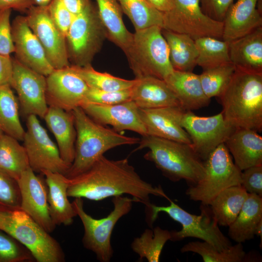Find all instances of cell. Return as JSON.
Instances as JSON below:
<instances>
[{
    "mask_svg": "<svg viewBox=\"0 0 262 262\" xmlns=\"http://www.w3.org/2000/svg\"><path fill=\"white\" fill-rule=\"evenodd\" d=\"M76 139L73 163L65 176H76L87 170L109 149L125 145L138 144L140 139L121 134L94 121L82 108L73 110Z\"/></svg>",
    "mask_w": 262,
    "mask_h": 262,
    "instance_id": "3957f363",
    "label": "cell"
},
{
    "mask_svg": "<svg viewBox=\"0 0 262 262\" xmlns=\"http://www.w3.org/2000/svg\"><path fill=\"white\" fill-rule=\"evenodd\" d=\"M13 74V59L10 56L0 54V87L10 86Z\"/></svg>",
    "mask_w": 262,
    "mask_h": 262,
    "instance_id": "7dc6e473",
    "label": "cell"
},
{
    "mask_svg": "<svg viewBox=\"0 0 262 262\" xmlns=\"http://www.w3.org/2000/svg\"><path fill=\"white\" fill-rule=\"evenodd\" d=\"M112 202L113 211L101 219L94 218L85 212L82 198H75L72 202L84 228L83 245L94 252L101 262L111 260L114 253L111 242L114 228L118 221L131 211L133 202L137 201L132 197L118 196L113 197Z\"/></svg>",
    "mask_w": 262,
    "mask_h": 262,
    "instance_id": "ba28073f",
    "label": "cell"
},
{
    "mask_svg": "<svg viewBox=\"0 0 262 262\" xmlns=\"http://www.w3.org/2000/svg\"><path fill=\"white\" fill-rule=\"evenodd\" d=\"M33 5L38 6H47L51 0H33Z\"/></svg>",
    "mask_w": 262,
    "mask_h": 262,
    "instance_id": "f5cc1de1",
    "label": "cell"
},
{
    "mask_svg": "<svg viewBox=\"0 0 262 262\" xmlns=\"http://www.w3.org/2000/svg\"><path fill=\"white\" fill-rule=\"evenodd\" d=\"M234 0H200L203 12L211 18L223 22L226 12Z\"/></svg>",
    "mask_w": 262,
    "mask_h": 262,
    "instance_id": "bcb514c9",
    "label": "cell"
},
{
    "mask_svg": "<svg viewBox=\"0 0 262 262\" xmlns=\"http://www.w3.org/2000/svg\"><path fill=\"white\" fill-rule=\"evenodd\" d=\"M3 133V131L0 129V138Z\"/></svg>",
    "mask_w": 262,
    "mask_h": 262,
    "instance_id": "db71d44e",
    "label": "cell"
},
{
    "mask_svg": "<svg viewBox=\"0 0 262 262\" xmlns=\"http://www.w3.org/2000/svg\"><path fill=\"white\" fill-rule=\"evenodd\" d=\"M147 135L191 145L190 137L181 126L185 112L180 106L155 109L139 108Z\"/></svg>",
    "mask_w": 262,
    "mask_h": 262,
    "instance_id": "ffe728a7",
    "label": "cell"
},
{
    "mask_svg": "<svg viewBox=\"0 0 262 262\" xmlns=\"http://www.w3.org/2000/svg\"><path fill=\"white\" fill-rule=\"evenodd\" d=\"M0 229L24 246L37 262H62L59 243L21 209L0 210Z\"/></svg>",
    "mask_w": 262,
    "mask_h": 262,
    "instance_id": "52a82bcc",
    "label": "cell"
},
{
    "mask_svg": "<svg viewBox=\"0 0 262 262\" xmlns=\"http://www.w3.org/2000/svg\"><path fill=\"white\" fill-rule=\"evenodd\" d=\"M10 86L17 94L22 114L27 117L34 115L43 119L49 107L46 99V77L14 59Z\"/></svg>",
    "mask_w": 262,
    "mask_h": 262,
    "instance_id": "5bb4252c",
    "label": "cell"
},
{
    "mask_svg": "<svg viewBox=\"0 0 262 262\" xmlns=\"http://www.w3.org/2000/svg\"><path fill=\"white\" fill-rule=\"evenodd\" d=\"M122 12L128 16L135 31L158 26L163 28V13L147 0H118Z\"/></svg>",
    "mask_w": 262,
    "mask_h": 262,
    "instance_id": "e575fe53",
    "label": "cell"
},
{
    "mask_svg": "<svg viewBox=\"0 0 262 262\" xmlns=\"http://www.w3.org/2000/svg\"><path fill=\"white\" fill-rule=\"evenodd\" d=\"M205 173L196 185L189 187L186 194L191 200L209 205L221 192L241 185V172L233 162L225 143L217 146L204 161Z\"/></svg>",
    "mask_w": 262,
    "mask_h": 262,
    "instance_id": "30bf717a",
    "label": "cell"
},
{
    "mask_svg": "<svg viewBox=\"0 0 262 262\" xmlns=\"http://www.w3.org/2000/svg\"><path fill=\"white\" fill-rule=\"evenodd\" d=\"M162 29L155 26L132 33L124 52L135 78L151 76L164 80L174 71Z\"/></svg>",
    "mask_w": 262,
    "mask_h": 262,
    "instance_id": "5b68a950",
    "label": "cell"
},
{
    "mask_svg": "<svg viewBox=\"0 0 262 262\" xmlns=\"http://www.w3.org/2000/svg\"><path fill=\"white\" fill-rule=\"evenodd\" d=\"M81 107L94 121L111 125L116 131L129 130L142 136L147 134L139 107L132 100L113 105L85 103Z\"/></svg>",
    "mask_w": 262,
    "mask_h": 262,
    "instance_id": "d6986e66",
    "label": "cell"
},
{
    "mask_svg": "<svg viewBox=\"0 0 262 262\" xmlns=\"http://www.w3.org/2000/svg\"><path fill=\"white\" fill-rule=\"evenodd\" d=\"M258 0H237L226 12L223 21L222 39L230 42L262 26V17L257 8Z\"/></svg>",
    "mask_w": 262,
    "mask_h": 262,
    "instance_id": "44dd1931",
    "label": "cell"
},
{
    "mask_svg": "<svg viewBox=\"0 0 262 262\" xmlns=\"http://www.w3.org/2000/svg\"><path fill=\"white\" fill-rule=\"evenodd\" d=\"M67 182L68 197L99 201L128 194L145 204L147 210L151 204L150 195L170 199L161 186L143 180L128 159L112 160L102 155L86 171L67 178Z\"/></svg>",
    "mask_w": 262,
    "mask_h": 262,
    "instance_id": "6da1fadb",
    "label": "cell"
},
{
    "mask_svg": "<svg viewBox=\"0 0 262 262\" xmlns=\"http://www.w3.org/2000/svg\"><path fill=\"white\" fill-rule=\"evenodd\" d=\"M19 105L12 87H0V129L6 134L23 141L25 131L19 118Z\"/></svg>",
    "mask_w": 262,
    "mask_h": 262,
    "instance_id": "d6a6232c",
    "label": "cell"
},
{
    "mask_svg": "<svg viewBox=\"0 0 262 262\" xmlns=\"http://www.w3.org/2000/svg\"><path fill=\"white\" fill-rule=\"evenodd\" d=\"M46 81L49 106L71 112L84 103L89 87L70 65L54 69L46 76Z\"/></svg>",
    "mask_w": 262,
    "mask_h": 262,
    "instance_id": "2e32d148",
    "label": "cell"
},
{
    "mask_svg": "<svg viewBox=\"0 0 262 262\" xmlns=\"http://www.w3.org/2000/svg\"><path fill=\"white\" fill-rule=\"evenodd\" d=\"M33 5V0H0V10L9 9L27 11Z\"/></svg>",
    "mask_w": 262,
    "mask_h": 262,
    "instance_id": "c3c4849f",
    "label": "cell"
},
{
    "mask_svg": "<svg viewBox=\"0 0 262 262\" xmlns=\"http://www.w3.org/2000/svg\"><path fill=\"white\" fill-rule=\"evenodd\" d=\"M224 118L235 128L262 131V74L236 69L218 97Z\"/></svg>",
    "mask_w": 262,
    "mask_h": 262,
    "instance_id": "7a4b0ae2",
    "label": "cell"
},
{
    "mask_svg": "<svg viewBox=\"0 0 262 262\" xmlns=\"http://www.w3.org/2000/svg\"><path fill=\"white\" fill-rule=\"evenodd\" d=\"M170 238V231L157 226L153 230L146 229L140 237L134 238L131 247L139 256V260L145 258L148 262H159L163 247Z\"/></svg>",
    "mask_w": 262,
    "mask_h": 262,
    "instance_id": "d590c367",
    "label": "cell"
},
{
    "mask_svg": "<svg viewBox=\"0 0 262 262\" xmlns=\"http://www.w3.org/2000/svg\"><path fill=\"white\" fill-rule=\"evenodd\" d=\"M223 22L206 15L200 0H174L173 7L163 14V29L183 33L194 40L203 37L222 38Z\"/></svg>",
    "mask_w": 262,
    "mask_h": 262,
    "instance_id": "8fae6325",
    "label": "cell"
},
{
    "mask_svg": "<svg viewBox=\"0 0 262 262\" xmlns=\"http://www.w3.org/2000/svg\"><path fill=\"white\" fill-rule=\"evenodd\" d=\"M181 126L189 134L192 148L203 161L217 146L225 143L236 129L227 122L222 112L211 116H199L185 111Z\"/></svg>",
    "mask_w": 262,
    "mask_h": 262,
    "instance_id": "4fadbf2b",
    "label": "cell"
},
{
    "mask_svg": "<svg viewBox=\"0 0 262 262\" xmlns=\"http://www.w3.org/2000/svg\"><path fill=\"white\" fill-rule=\"evenodd\" d=\"M167 206L153 204L147 211V222L152 226L158 214L164 212L181 225L180 230H171L170 241H180L188 237L196 238L206 242L219 250L229 248L232 244L224 235L212 213L209 205L201 204L200 214L190 213L171 199Z\"/></svg>",
    "mask_w": 262,
    "mask_h": 262,
    "instance_id": "8992f818",
    "label": "cell"
},
{
    "mask_svg": "<svg viewBox=\"0 0 262 262\" xmlns=\"http://www.w3.org/2000/svg\"><path fill=\"white\" fill-rule=\"evenodd\" d=\"M131 88L107 91L89 87L83 104L113 105L131 100Z\"/></svg>",
    "mask_w": 262,
    "mask_h": 262,
    "instance_id": "b9f144b4",
    "label": "cell"
},
{
    "mask_svg": "<svg viewBox=\"0 0 262 262\" xmlns=\"http://www.w3.org/2000/svg\"><path fill=\"white\" fill-rule=\"evenodd\" d=\"M20 206L17 181L0 169V209H19Z\"/></svg>",
    "mask_w": 262,
    "mask_h": 262,
    "instance_id": "60d3db41",
    "label": "cell"
},
{
    "mask_svg": "<svg viewBox=\"0 0 262 262\" xmlns=\"http://www.w3.org/2000/svg\"><path fill=\"white\" fill-rule=\"evenodd\" d=\"M255 235L261 238V246L262 244V220H261L256 227Z\"/></svg>",
    "mask_w": 262,
    "mask_h": 262,
    "instance_id": "816d5d0a",
    "label": "cell"
},
{
    "mask_svg": "<svg viewBox=\"0 0 262 262\" xmlns=\"http://www.w3.org/2000/svg\"><path fill=\"white\" fill-rule=\"evenodd\" d=\"M31 252L12 236L0 229V262H31Z\"/></svg>",
    "mask_w": 262,
    "mask_h": 262,
    "instance_id": "ab89813d",
    "label": "cell"
},
{
    "mask_svg": "<svg viewBox=\"0 0 262 262\" xmlns=\"http://www.w3.org/2000/svg\"><path fill=\"white\" fill-rule=\"evenodd\" d=\"M229 51L236 70L262 74V26L229 42Z\"/></svg>",
    "mask_w": 262,
    "mask_h": 262,
    "instance_id": "7402d4cb",
    "label": "cell"
},
{
    "mask_svg": "<svg viewBox=\"0 0 262 262\" xmlns=\"http://www.w3.org/2000/svg\"><path fill=\"white\" fill-rule=\"evenodd\" d=\"M16 58L45 76L55 69L49 63L39 40L29 26L25 16H16L11 24Z\"/></svg>",
    "mask_w": 262,
    "mask_h": 262,
    "instance_id": "e0dca14e",
    "label": "cell"
},
{
    "mask_svg": "<svg viewBox=\"0 0 262 262\" xmlns=\"http://www.w3.org/2000/svg\"><path fill=\"white\" fill-rule=\"evenodd\" d=\"M11 9L0 10V54L10 56L15 48L10 23Z\"/></svg>",
    "mask_w": 262,
    "mask_h": 262,
    "instance_id": "ee69618b",
    "label": "cell"
},
{
    "mask_svg": "<svg viewBox=\"0 0 262 262\" xmlns=\"http://www.w3.org/2000/svg\"><path fill=\"white\" fill-rule=\"evenodd\" d=\"M225 144L241 171L262 164V137L256 131L236 128Z\"/></svg>",
    "mask_w": 262,
    "mask_h": 262,
    "instance_id": "603a6c76",
    "label": "cell"
},
{
    "mask_svg": "<svg viewBox=\"0 0 262 262\" xmlns=\"http://www.w3.org/2000/svg\"><path fill=\"white\" fill-rule=\"evenodd\" d=\"M135 150L148 148L144 158L171 181L184 180L191 187L204 177V161L191 145L148 135L142 136Z\"/></svg>",
    "mask_w": 262,
    "mask_h": 262,
    "instance_id": "277c9868",
    "label": "cell"
},
{
    "mask_svg": "<svg viewBox=\"0 0 262 262\" xmlns=\"http://www.w3.org/2000/svg\"><path fill=\"white\" fill-rule=\"evenodd\" d=\"M155 9L162 13L169 11L173 7L174 0H147Z\"/></svg>",
    "mask_w": 262,
    "mask_h": 262,
    "instance_id": "f907efd6",
    "label": "cell"
},
{
    "mask_svg": "<svg viewBox=\"0 0 262 262\" xmlns=\"http://www.w3.org/2000/svg\"><path fill=\"white\" fill-rule=\"evenodd\" d=\"M236 71L231 63L203 70L199 75L203 91L210 99L218 97L230 82Z\"/></svg>",
    "mask_w": 262,
    "mask_h": 262,
    "instance_id": "f35d334b",
    "label": "cell"
},
{
    "mask_svg": "<svg viewBox=\"0 0 262 262\" xmlns=\"http://www.w3.org/2000/svg\"><path fill=\"white\" fill-rule=\"evenodd\" d=\"M106 38L107 32L97 8L90 1L83 11L75 15L66 34L69 62L78 66L91 65Z\"/></svg>",
    "mask_w": 262,
    "mask_h": 262,
    "instance_id": "9c48e42d",
    "label": "cell"
},
{
    "mask_svg": "<svg viewBox=\"0 0 262 262\" xmlns=\"http://www.w3.org/2000/svg\"><path fill=\"white\" fill-rule=\"evenodd\" d=\"M241 179V185L248 194L262 197V164L242 171Z\"/></svg>",
    "mask_w": 262,
    "mask_h": 262,
    "instance_id": "f6af8a7d",
    "label": "cell"
},
{
    "mask_svg": "<svg viewBox=\"0 0 262 262\" xmlns=\"http://www.w3.org/2000/svg\"><path fill=\"white\" fill-rule=\"evenodd\" d=\"M164 81L184 110H197L210 104L211 99L203 91L199 75L174 70Z\"/></svg>",
    "mask_w": 262,
    "mask_h": 262,
    "instance_id": "4316f807",
    "label": "cell"
},
{
    "mask_svg": "<svg viewBox=\"0 0 262 262\" xmlns=\"http://www.w3.org/2000/svg\"><path fill=\"white\" fill-rule=\"evenodd\" d=\"M247 196L241 185L229 187L217 195L209 206L218 225L229 227L237 217Z\"/></svg>",
    "mask_w": 262,
    "mask_h": 262,
    "instance_id": "4dcf8cb0",
    "label": "cell"
},
{
    "mask_svg": "<svg viewBox=\"0 0 262 262\" xmlns=\"http://www.w3.org/2000/svg\"><path fill=\"white\" fill-rule=\"evenodd\" d=\"M198 52L196 65L203 70L230 63L229 42L212 37L195 40Z\"/></svg>",
    "mask_w": 262,
    "mask_h": 262,
    "instance_id": "8d00e7d4",
    "label": "cell"
},
{
    "mask_svg": "<svg viewBox=\"0 0 262 262\" xmlns=\"http://www.w3.org/2000/svg\"><path fill=\"white\" fill-rule=\"evenodd\" d=\"M99 18L107 38L123 51L129 45L132 33L126 28L122 18V10L118 0H95Z\"/></svg>",
    "mask_w": 262,
    "mask_h": 262,
    "instance_id": "f1b7e54d",
    "label": "cell"
},
{
    "mask_svg": "<svg viewBox=\"0 0 262 262\" xmlns=\"http://www.w3.org/2000/svg\"><path fill=\"white\" fill-rule=\"evenodd\" d=\"M48 188V202L51 218L56 225L69 226L77 216L67 195V178L58 172L44 171Z\"/></svg>",
    "mask_w": 262,
    "mask_h": 262,
    "instance_id": "d4e9b609",
    "label": "cell"
},
{
    "mask_svg": "<svg viewBox=\"0 0 262 262\" xmlns=\"http://www.w3.org/2000/svg\"><path fill=\"white\" fill-rule=\"evenodd\" d=\"M29 167L23 146L16 138L3 133L0 138V169L17 180Z\"/></svg>",
    "mask_w": 262,
    "mask_h": 262,
    "instance_id": "1f68e13d",
    "label": "cell"
},
{
    "mask_svg": "<svg viewBox=\"0 0 262 262\" xmlns=\"http://www.w3.org/2000/svg\"><path fill=\"white\" fill-rule=\"evenodd\" d=\"M21 196L20 209L30 216L49 233L56 225L50 216L46 182L29 167L17 180Z\"/></svg>",
    "mask_w": 262,
    "mask_h": 262,
    "instance_id": "ac0fdd59",
    "label": "cell"
},
{
    "mask_svg": "<svg viewBox=\"0 0 262 262\" xmlns=\"http://www.w3.org/2000/svg\"><path fill=\"white\" fill-rule=\"evenodd\" d=\"M48 10L51 20L66 38L75 15L67 9L62 0H51Z\"/></svg>",
    "mask_w": 262,
    "mask_h": 262,
    "instance_id": "7bdbcfd3",
    "label": "cell"
},
{
    "mask_svg": "<svg viewBox=\"0 0 262 262\" xmlns=\"http://www.w3.org/2000/svg\"><path fill=\"white\" fill-rule=\"evenodd\" d=\"M169 57L174 70L192 72L196 65L198 52L195 40L190 36L162 29Z\"/></svg>",
    "mask_w": 262,
    "mask_h": 262,
    "instance_id": "f546056e",
    "label": "cell"
},
{
    "mask_svg": "<svg viewBox=\"0 0 262 262\" xmlns=\"http://www.w3.org/2000/svg\"><path fill=\"white\" fill-rule=\"evenodd\" d=\"M43 119L56 139L61 158L70 166L74 159L76 139L72 112L49 106Z\"/></svg>",
    "mask_w": 262,
    "mask_h": 262,
    "instance_id": "484cf974",
    "label": "cell"
},
{
    "mask_svg": "<svg viewBox=\"0 0 262 262\" xmlns=\"http://www.w3.org/2000/svg\"><path fill=\"white\" fill-rule=\"evenodd\" d=\"M181 253L192 252L199 254L204 262H250V256L244 250L242 243H237L224 250H219L205 241L189 242L180 249Z\"/></svg>",
    "mask_w": 262,
    "mask_h": 262,
    "instance_id": "836d02e7",
    "label": "cell"
},
{
    "mask_svg": "<svg viewBox=\"0 0 262 262\" xmlns=\"http://www.w3.org/2000/svg\"><path fill=\"white\" fill-rule=\"evenodd\" d=\"M27 22L42 45L55 69L69 66L66 38L51 20L47 6L33 5L27 11Z\"/></svg>",
    "mask_w": 262,
    "mask_h": 262,
    "instance_id": "9a60e30c",
    "label": "cell"
},
{
    "mask_svg": "<svg viewBox=\"0 0 262 262\" xmlns=\"http://www.w3.org/2000/svg\"><path fill=\"white\" fill-rule=\"evenodd\" d=\"M72 69L83 79L87 86L103 91H118L132 87L136 79L129 80L114 76L94 69L91 65L78 66L70 65Z\"/></svg>",
    "mask_w": 262,
    "mask_h": 262,
    "instance_id": "74e56055",
    "label": "cell"
},
{
    "mask_svg": "<svg viewBox=\"0 0 262 262\" xmlns=\"http://www.w3.org/2000/svg\"><path fill=\"white\" fill-rule=\"evenodd\" d=\"M23 147L30 168L35 173L49 171L64 174L70 167L61 158L57 146L34 115L27 117Z\"/></svg>",
    "mask_w": 262,
    "mask_h": 262,
    "instance_id": "7c38bea8",
    "label": "cell"
},
{
    "mask_svg": "<svg viewBox=\"0 0 262 262\" xmlns=\"http://www.w3.org/2000/svg\"><path fill=\"white\" fill-rule=\"evenodd\" d=\"M262 220V197L248 194L238 215L229 226L228 235L234 242L242 243L254 238L258 223Z\"/></svg>",
    "mask_w": 262,
    "mask_h": 262,
    "instance_id": "83f0119b",
    "label": "cell"
},
{
    "mask_svg": "<svg viewBox=\"0 0 262 262\" xmlns=\"http://www.w3.org/2000/svg\"><path fill=\"white\" fill-rule=\"evenodd\" d=\"M131 100L141 109L180 106L176 96L164 80L151 76L135 78Z\"/></svg>",
    "mask_w": 262,
    "mask_h": 262,
    "instance_id": "cb8c5ba5",
    "label": "cell"
},
{
    "mask_svg": "<svg viewBox=\"0 0 262 262\" xmlns=\"http://www.w3.org/2000/svg\"><path fill=\"white\" fill-rule=\"evenodd\" d=\"M67 9L76 15L85 8L90 0H62Z\"/></svg>",
    "mask_w": 262,
    "mask_h": 262,
    "instance_id": "681fc988",
    "label": "cell"
}]
</instances>
